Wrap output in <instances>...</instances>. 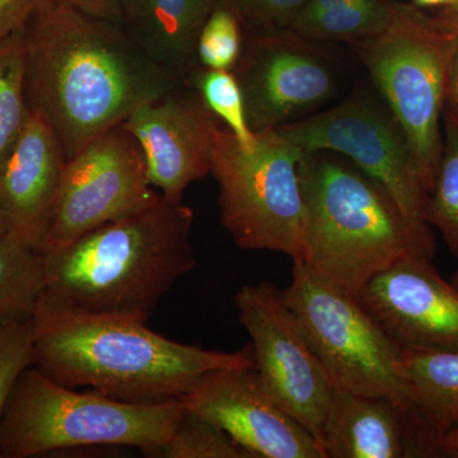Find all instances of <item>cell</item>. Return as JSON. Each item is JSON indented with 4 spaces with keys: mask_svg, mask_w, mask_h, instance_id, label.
I'll return each mask as SVG.
<instances>
[{
    "mask_svg": "<svg viewBox=\"0 0 458 458\" xmlns=\"http://www.w3.org/2000/svg\"><path fill=\"white\" fill-rule=\"evenodd\" d=\"M23 27L30 113L53 129L68 159L141 105L185 86L119 22L62 0H42Z\"/></svg>",
    "mask_w": 458,
    "mask_h": 458,
    "instance_id": "1",
    "label": "cell"
},
{
    "mask_svg": "<svg viewBox=\"0 0 458 458\" xmlns=\"http://www.w3.org/2000/svg\"><path fill=\"white\" fill-rule=\"evenodd\" d=\"M192 223L191 208L162 195L147 209L68 245L41 250L44 285L35 311L146 324L172 286L197 264Z\"/></svg>",
    "mask_w": 458,
    "mask_h": 458,
    "instance_id": "2",
    "label": "cell"
},
{
    "mask_svg": "<svg viewBox=\"0 0 458 458\" xmlns=\"http://www.w3.org/2000/svg\"><path fill=\"white\" fill-rule=\"evenodd\" d=\"M33 366L57 384L132 403L179 400L213 370L255 367L251 345L228 352L185 345L143 322L33 312Z\"/></svg>",
    "mask_w": 458,
    "mask_h": 458,
    "instance_id": "3",
    "label": "cell"
},
{
    "mask_svg": "<svg viewBox=\"0 0 458 458\" xmlns=\"http://www.w3.org/2000/svg\"><path fill=\"white\" fill-rule=\"evenodd\" d=\"M298 174L302 264L321 278L355 295L403 256L421 252L390 192L345 157L303 152Z\"/></svg>",
    "mask_w": 458,
    "mask_h": 458,
    "instance_id": "4",
    "label": "cell"
},
{
    "mask_svg": "<svg viewBox=\"0 0 458 458\" xmlns=\"http://www.w3.org/2000/svg\"><path fill=\"white\" fill-rule=\"evenodd\" d=\"M186 411L183 401L132 403L57 384L35 366L20 376L0 424V457L40 456L66 448L164 445Z\"/></svg>",
    "mask_w": 458,
    "mask_h": 458,
    "instance_id": "5",
    "label": "cell"
},
{
    "mask_svg": "<svg viewBox=\"0 0 458 458\" xmlns=\"http://www.w3.org/2000/svg\"><path fill=\"white\" fill-rule=\"evenodd\" d=\"M454 41L447 14L429 17L417 5L399 2L384 32L354 44L405 135L429 194L442 157V114Z\"/></svg>",
    "mask_w": 458,
    "mask_h": 458,
    "instance_id": "6",
    "label": "cell"
},
{
    "mask_svg": "<svg viewBox=\"0 0 458 458\" xmlns=\"http://www.w3.org/2000/svg\"><path fill=\"white\" fill-rule=\"evenodd\" d=\"M254 147L219 129L210 174L219 185L221 221L238 247L279 252L302 262L304 204L298 164L303 150L276 129L258 131Z\"/></svg>",
    "mask_w": 458,
    "mask_h": 458,
    "instance_id": "7",
    "label": "cell"
},
{
    "mask_svg": "<svg viewBox=\"0 0 458 458\" xmlns=\"http://www.w3.org/2000/svg\"><path fill=\"white\" fill-rule=\"evenodd\" d=\"M282 295L334 388L385 396L408 410L403 352L354 295L294 262Z\"/></svg>",
    "mask_w": 458,
    "mask_h": 458,
    "instance_id": "8",
    "label": "cell"
},
{
    "mask_svg": "<svg viewBox=\"0 0 458 458\" xmlns=\"http://www.w3.org/2000/svg\"><path fill=\"white\" fill-rule=\"evenodd\" d=\"M303 150L345 157L375 179L399 205L415 246L434 258L436 241L427 222L429 192L399 123L369 95H352L339 106L276 129Z\"/></svg>",
    "mask_w": 458,
    "mask_h": 458,
    "instance_id": "9",
    "label": "cell"
},
{
    "mask_svg": "<svg viewBox=\"0 0 458 458\" xmlns=\"http://www.w3.org/2000/svg\"><path fill=\"white\" fill-rule=\"evenodd\" d=\"M143 150L123 125L96 138L66 162L42 251L59 249L107 223L157 203Z\"/></svg>",
    "mask_w": 458,
    "mask_h": 458,
    "instance_id": "10",
    "label": "cell"
},
{
    "mask_svg": "<svg viewBox=\"0 0 458 458\" xmlns=\"http://www.w3.org/2000/svg\"><path fill=\"white\" fill-rule=\"evenodd\" d=\"M234 303L251 337L255 369L265 390L318 442L334 386L282 289L269 282L245 284Z\"/></svg>",
    "mask_w": 458,
    "mask_h": 458,
    "instance_id": "11",
    "label": "cell"
},
{
    "mask_svg": "<svg viewBox=\"0 0 458 458\" xmlns=\"http://www.w3.org/2000/svg\"><path fill=\"white\" fill-rule=\"evenodd\" d=\"M313 44L289 29L245 30L233 73L252 131L288 125L333 98L335 66Z\"/></svg>",
    "mask_w": 458,
    "mask_h": 458,
    "instance_id": "12",
    "label": "cell"
},
{
    "mask_svg": "<svg viewBox=\"0 0 458 458\" xmlns=\"http://www.w3.org/2000/svg\"><path fill=\"white\" fill-rule=\"evenodd\" d=\"M401 352L458 351V288L414 251L354 295Z\"/></svg>",
    "mask_w": 458,
    "mask_h": 458,
    "instance_id": "13",
    "label": "cell"
},
{
    "mask_svg": "<svg viewBox=\"0 0 458 458\" xmlns=\"http://www.w3.org/2000/svg\"><path fill=\"white\" fill-rule=\"evenodd\" d=\"M181 400L252 458H324L318 439L267 394L255 367L213 370Z\"/></svg>",
    "mask_w": 458,
    "mask_h": 458,
    "instance_id": "14",
    "label": "cell"
},
{
    "mask_svg": "<svg viewBox=\"0 0 458 458\" xmlns=\"http://www.w3.org/2000/svg\"><path fill=\"white\" fill-rule=\"evenodd\" d=\"M122 125L140 144L150 183L164 197L182 200L189 185L210 174L221 126L191 87L141 105Z\"/></svg>",
    "mask_w": 458,
    "mask_h": 458,
    "instance_id": "15",
    "label": "cell"
},
{
    "mask_svg": "<svg viewBox=\"0 0 458 458\" xmlns=\"http://www.w3.org/2000/svg\"><path fill=\"white\" fill-rule=\"evenodd\" d=\"M68 157L53 129L30 113L0 165V209L8 231L41 249Z\"/></svg>",
    "mask_w": 458,
    "mask_h": 458,
    "instance_id": "16",
    "label": "cell"
},
{
    "mask_svg": "<svg viewBox=\"0 0 458 458\" xmlns=\"http://www.w3.org/2000/svg\"><path fill=\"white\" fill-rule=\"evenodd\" d=\"M318 445L324 458L418 457L403 403L339 388H334Z\"/></svg>",
    "mask_w": 458,
    "mask_h": 458,
    "instance_id": "17",
    "label": "cell"
},
{
    "mask_svg": "<svg viewBox=\"0 0 458 458\" xmlns=\"http://www.w3.org/2000/svg\"><path fill=\"white\" fill-rule=\"evenodd\" d=\"M216 0H122L120 25L157 64L188 86L199 35Z\"/></svg>",
    "mask_w": 458,
    "mask_h": 458,
    "instance_id": "18",
    "label": "cell"
},
{
    "mask_svg": "<svg viewBox=\"0 0 458 458\" xmlns=\"http://www.w3.org/2000/svg\"><path fill=\"white\" fill-rule=\"evenodd\" d=\"M403 369L418 457H438L443 437L458 428V351L403 352Z\"/></svg>",
    "mask_w": 458,
    "mask_h": 458,
    "instance_id": "19",
    "label": "cell"
},
{
    "mask_svg": "<svg viewBox=\"0 0 458 458\" xmlns=\"http://www.w3.org/2000/svg\"><path fill=\"white\" fill-rule=\"evenodd\" d=\"M396 0H309L289 30L311 41L355 42L390 26Z\"/></svg>",
    "mask_w": 458,
    "mask_h": 458,
    "instance_id": "20",
    "label": "cell"
},
{
    "mask_svg": "<svg viewBox=\"0 0 458 458\" xmlns=\"http://www.w3.org/2000/svg\"><path fill=\"white\" fill-rule=\"evenodd\" d=\"M42 285L40 247L12 232L0 237V325L32 318Z\"/></svg>",
    "mask_w": 458,
    "mask_h": 458,
    "instance_id": "21",
    "label": "cell"
},
{
    "mask_svg": "<svg viewBox=\"0 0 458 458\" xmlns=\"http://www.w3.org/2000/svg\"><path fill=\"white\" fill-rule=\"evenodd\" d=\"M443 150L436 182L427 203V222L441 232L458 258V110L445 104L442 114Z\"/></svg>",
    "mask_w": 458,
    "mask_h": 458,
    "instance_id": "22",
    "label": "cell"
},
{
    "mask_svg": "<svg viewBox=\"0 0 458 458\" xmlns=\"http://www.w3.org/2000/svg\"><path fill=\"white\" fill-rule=\"evenodd\" d=\"M23 26L0 40V165L20 138L30 114Z\"/></svg>",
    "mask_w": 458,
    "mask_h": 458,
    "instance_id": "23",
    "label": "cell"
},
{
    "mask_svg": "<svg viewBox=\"0 0 458 458\" xmlns=\"http://www.w3.org/2000/svg\"><path fill=\"white\" fill-rule=\"evenodd\" d=\"M188 86L195 89L208 110L227 125L241 146L254 147L258 134L250 126L245 98L233 72L199 65Z\"/></svg>",
    "mask_w": 458,
    "mask_h": 458,
    "instance_id": "24",
    "label": "cell"
},
{
    "mask_svg": "<svg viewBox=\"0 0 458 458\" xmlns=\"http://www.w3.org/2000/svg\"><path fill=\"white\" fill-rule=\"evenodd\" d=\"M148 457L158 458H252L225 430L209 419L186 408L170 438Z\"/></svg>",
    "mask_w": 458,
    "mask_h": 458,
    "instance_id": "25",
    "label": "cell"
},
{
    "mask_svg": "<svg viewBox=\"0 0 458 458\" xmlns=\"http://www.w3.org/2000/svg\"><path fill=\"white\" fill-rule=\"evenodd\" d=\"M245 42V27L229 0H216L199 35V65L233 72Z\"/></svg>",
    "mask_w": 458,
    "mask_h": 458,
    "instance_id": "26",
    "label": "cell"
},
{
    "mask_svg": "<svg viewBox=\"0 0 458 458\" xmlns=\"http://www.w3.org/2000/svg\"><path fill=\"white\" fill-rule=\"evenodd\" d=\"M33 318L0 325V424L20 376L33 366Z\"/></svg>",
    "mask_w": 458,
    "mask_h": 458,
    "instance_id": "27",
    "label": "cell"
},
{
    "mask_svg": "<svg viewBox=\"0 0 458 458\" xmlns=\"http://www.w3.org/2000/svg\"><path fill=\"white\" fill-rule=\"evenodd\" d=\"M309 0H229L245 30L289 29Z\"/></svg>",
    "mask_w": 458,
    "mask_h": 458,
    "instance_id": "28",
    "label": "cell"
},
{
    "mask_svg": "<svg viewBox=\"0 0 458 458\" xmlns=\"http://www.w3.org/2000/svg\"><path fill=\"white\" fill-rule=\"evenodd\" d=\"M42 0H0V40L21 29Z\"/></svg>",
    "mask_w": 458,
    "mask_h": 458,
    "instance_id": "29",
    "label": "cell"
},
{
    "mask_svg": "<svg viewBox=\"0 0 458 458\" xmlns=\"http://www.w3.org/2000/svg\"><path fill=\"white\" fill-rule=\"evenodd\" d=\"M89 16L104 18L120 23L122 0H62Z\"/></svg>",
    "mask_w": 458,
    "mask_h": 458,
    "instance_id": "30",
    "label": "cell"
},
{
    "mask_svg": "<svg viewBox=\"0 0 458 458\" xmlns=\"http://www.w3.org/2000/svg\"><path fill=\"white\" fill-rule=\"evenodd\" d=\"M443 13L451 18L454 29V49H452L450 66H448L447 102L445 104L458 110V14L447 11Z\"/></svg>",
    "mask_w": 458,
    "mask_h": 458,
    "instance_id": "31",
    "label": "cell"
},
{
    "mask_svg": "<svg viewBox=\"0 0 458 458\" xmlns=\"http://www.w3.org/2000/svg\"><path fill=\"white\" fill-rule=\"evenodd\" d=\"M438 457L458 458V428L443 437Z\"/></svg>",
    "mask_w": 458,
    "mask_h": 458,
    "instance_id": "32",
    "label": "cell"
},
{
    "mask_svg": "<svg viewBox=\"0 0 458 458\" xmlns=\"http://www.w3.org/2000/svg\"><path fill=\"white\" fill-rule=\"evenodd\" d=\"M417 7H454L457 0H412Z\"/></svg>",
    "mask_w": 458,
    "mask_h": 458,
    "instance_id": "33",
    "label": "cell"
},
{
    "mask_svg": "<svg viewBox=\"0 0 458 458\" xmlns=\"http://www.w3.org/2000/svg\"><path fill=\"white\" fill-rule=\"evenodd\" d=\"M8 225L5 222L4 216H3L2 209H0V237L4 236L8 233Z\"/></svg>",
    "mask_w": 458,
    "mask_h": 458,
    "instance_id": "34",
    "label": "cell"
},
{
    "mask_svg": "<svg viewBox=\"0 0 458 458\" xmlns=\"http://www.w3.org/2000/svg\"><path fill=\"white\" fill-rule=\"evenodd\" d=\"M445 11L451 12V13L458 14V0L456 3H454V7L445 9Z\"/></svg>",
    "mask_w": 458,
    "mask_h": 458,
    "instance_id": "35",
    "label": "cell"
},
{
    "mask_svg": "<svg viewBox=\"0 0 458 458\" xmlns=\"http://www.w3.org/2000/svg\"><path fill=\"white\" fill-rule=\"evenodd\" d=\"M451 282L454 283V284L456 285L458 288V270L456 271V273H454V276H452Z\"/></svg>",
    "mask_w": 458,
    "mask_h": 458,
    "instance_id": "36",
    "label": "cell"
}]
</instances>
